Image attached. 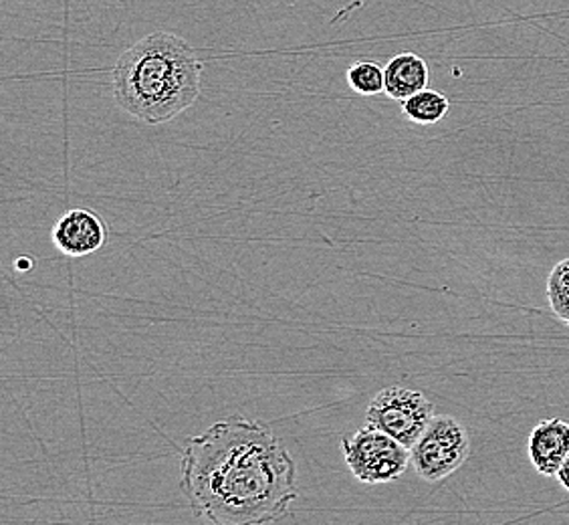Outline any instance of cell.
<instances>
[{
	"label": "cell",
	"instance_id": "1",
	"mask_svg": "<svg viewBox=\"0 0 569 525\" xmlns=\"http://www.w3.org/2000/svg\"><path fill=\"white\" fill-rule=\"evenodd\" d=\"M180 489L204 524L271 525L297 499L296 460L271 428L232 415L188 438Z\"/></svg>",
	"mask_w": 569,
	"mask_h": 525
},
{
	"label": "cell",
	"instance_id": "2",
	"mask_svg": "<svg viewBox=\"0 0 569 525\" xmlns=\"http://www.w3.org/2000/svg\"><path fill=\"white\" fill-rule=\"evenodd\" d=\"M202 61L192 44L156 31L132 44L111 71V91L121 110L148 126H162L197 103Z\"/></svg>",
	"mask_w": 569,
	"mask_h": 525
},
{
	"label": "cell",
	"instance_id": "3",
	"mask_svg": "<svg viewBox=\"0 0 569 525\" xmlns=\"http://www.w3.org/2000/svg\"><path fill=\"white\" fill-rule=\"evenodd\" d=\"M341 450L351 475L363 485L396 482L410 463L408 447L370 425L341 438Z\"/></svg>",
	"mask_w": 569,
	"mask_h": 525
},
{
	"label": "cell",
	"instance_id": "4",
	"mask_svg": "<svg viewBox=\"0 0 569 525\" xmlns=\"http://www.w3.org/2000/svg\"><path fill=\"white\" fill-rule=\"evenodd\" d=\"M471 457V438L455 416L432 418L417 445L410 449V463L418 477L428 483L445 482Z\"/></svg>",
	"mask_w": 569,
	"mask_h": 525
},
{
	"label": "cell",
	"instance_id": "5",
	"mask_svg": "<svg viewBox=\"0 0 569 525\" xmlns=\"http://www.w3.org/2000/svg\"><path fill=\"white\" fill-rule=\"evenodd\" d=\"M435 406L425 394L406 386H390L373 396L366 410L368 425L396 438L408 449L435 418Z\"/></svg>",
	"mask_w": 569,
	"mask_h": 525
},
{
	"label": "cell",
	"instance_id": "6",
	"mask_svg": "<svg viewBox=\"0 0 569 525\" xmlns=\"http://www.w3.org/2000/svg\"><path fill=\"white\" fill-rule=\"evenodd\" d=\"M108 241L106 222L91 208L67 210L53 227V242L67 257H88Z\"/></svg>",
	"mask_w": 569,
	"mask_h": 525
},
{
	"label": "cell",
	"instance_id": "7",
	"mask_svg": "<svg viewBox=\"0 0 569 525\" xmlns=\"http://www.w3.org/2000/svg\"><path fill=\"white\" fill-rule=\"evenodd\" d=\"M569 455V423L561 418L541 420L529 437V459L537 473L553 477Z\"/></svg>",
	"mask_w": 569,
	"mask_h": 525
},
{
	"label": "cell",
	"instance_id": "8",
	"mask_svg": "<svg viewBox=\"0 0 569 525\" xmlns=\"http://www.w3.org/2000/svg\"><path fill=\"white\" fill-rule=\"evenodd\" d=\"M428 79L427 61L417 53H400L383 67V91L396 101H406L428 89Z\"/></svg>",
	"mask_w": 569,
	"mask_h": 525
},
{
	"label": "cell",
	"instance_id": "9",
	"mask_svg": "<svg viewBox=\"0 0 569 525\" xmlns=\"http://www.w3.org/2000/svg\"><path fill=\"white\" fill-rule=\"evenodd\" d=\"M449 110V98L435 89H425L402 101V113L418 126H435L447 118Z\"/></svg>",
	"mask_w": 569,
	"mask_h": 525
},
{
	"label": "cell",
	"instance_id": "10",
	"mask_svg": "<svg viewBox=\"0 0 569 525\" xmlns=\"http://www.w3.org/2000/svg\"><path fill=\"white\" fill-rule=\"evenodd\" d=\"M348 86L353 93L372 98L383 91V69L373 61H358L348 69Z\"/></svg>",
	"mask_w": 569,
	"mask_h": 525
},
{
	"label": "cell",
	"instance_id": "11",
	"mask_svg": "<svg viewBox=\"0 0 569 525\" xmlns=\"http://www.w3.org/2000/svg\"><path fill=\"white\" fill-rule=\"evenodd\" d=\"M548 301L551 311L569 321V259L558 262L548 277Z\"/></svg>",
	"mask_w": 569,
	"mask_h": 525
},
{
	"label": "cell",
	"instance_id": "12",
	"mask_svg": "<svg viewBox=\"0 0 569 525\" xmlns=\"http://www.w3.org/2000/svg\"><path fill=\"white\" fill-rule=\"evenodd\" d=\"M559 483H561V487L569 493V455L568 459L563 460V465L559 467L558 475Z\"/></svg>",
	"mask_w": 569,
	"mask_h": 525
},
{
	"label": "cell",
	"instance_id": "13",
	"mask_svg": "<svg viewBox=\"0 0 569 525\" xmlns=\"http://www.w3.org/2000/svg\"><path fill=\"white\" fill-rule=\"evenodd\" d=\"M568 326H569V321H568Z\"/></svg>",
	"mask_w": 569,
	"mask_h": 525
}]
</instances>
